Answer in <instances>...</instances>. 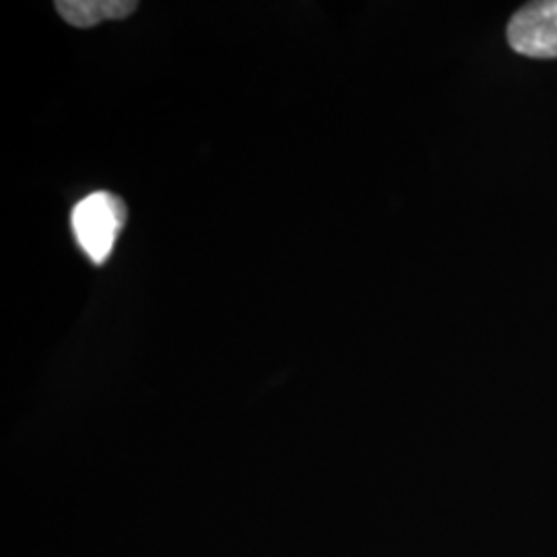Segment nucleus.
Masks as SVG:
<instances>
[{
  "label": "nucleus",
  "mask_w": 557,
  "mask_h": 557,
  "mask_svg": "<svg viewBox=\"0 0 557 557\" xmlns=\"http://www.w3.org/2000/svg\"><path fill=\"white\" fill-rule=\"evenodd\" d=\"M512 50L531 59H557V0L531 2L508 25Z\"/></svg>",
  "instance_id": "obj_2"
},
{
  "label": "nucleus",
  "mask_w": 557,
  "mask_h": 557,
  "mask_svg": "<svg viewBox=\"0 0 557 557\" xmlns=\"http://www.w3.org/2000/svg\"><path fill=\"white\" fill-rule=\"evenodd\" d=\"M126 221L124 202L110 193H96L73 209L71 225L87 259L96 264L112 255V248Z\"/></svg>",
  "instance_id": "obj_1"
},
{
  "label": "nucleus",
  "mask_w": 557,
  "mask_h": 557,
  "mask_svg": "<svg viewBox=\"0 0 557 557\" xmlns=\"http://www.w3.org/2000/svg\"><path fill=\"white\" fill-rule=\"evenodd\" d=\"M60 17L75 27H96L106 20H124L137 11L135 0H60Z\"/></svg>",
  "instance_id": "obj_3"
}]
</instances>
